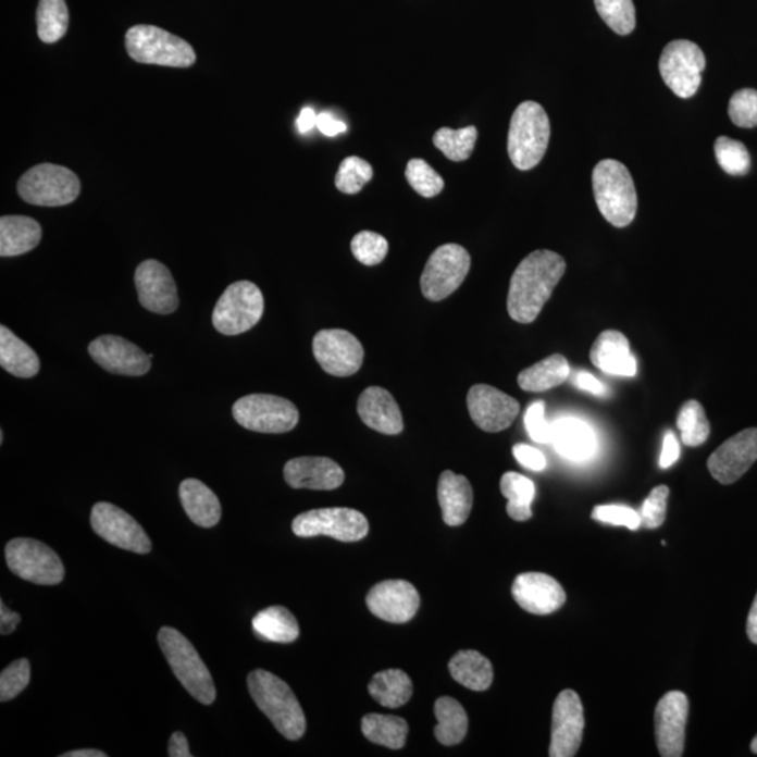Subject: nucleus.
Segmentation results:
<instances>
[{"label": "nucleus", "instance_id": "obj_1", "mask_svg": "<svg viewBox=\"0 0 757 757\" xmlns=\"http://www.w3.org/2000/svg\"><path fill=\"white\" fill-rule=\"evenodd\" d=\"M566 260L550 250L531 252L518 265L508 293V313L517 323L535 322L566 274Z\"/></svg>", "mask_w": 757, "mask_h": 757}, {"label": "nucleus", "instance_id": "obj_2", "mask_svg": "<svg viewBox=\"0 0 757 757\" xmlns=\"http://www.w3.org/2000/svg\"><path fill=\"white\" fill-rule=\"evenodd\" d=\"M252 700L286 740L305 735L306 717L293 688L274 673L257 669L247 678Z\"/></svg>", "mask_w": 757, "mask_h": 757}, {"label": "nucleus", "instance_id": "obj_3", "mask_svg": "<svg viewBox=\"0 0 757 757\" xmlns=\"http://www.w3.org/2000/svg\"><path fill=\"white\" fill-rule=\"evenodd\" d=\"M595 201L605 220L616 227L629 226L637 213L638 198L629 169L618 160L606 159L592 173Z\"/></svg>", "mask_w": 757, "mask_h": 757}, {"label": "nucleus", "instance_id": "obj_4", "mask_svg": "<svg viewBox=\"0 0 757 757\" xmlns=\"http://www.w3.org/2000/svg\"><path fill=\"white\" fill-rule=\"evenodd\" d=\"M550 133V120L541 104L535 101L519 104L508 133V154L513 166L536 167L545 158Z\"/></svg>", "mask_w": 757, "mask_h": 757}, {"label": "nucleus", "instance_id": "obj_5", "mask_svg": "<svg viewBox=\"0 0 757 757\" xmlns=\"http://www.w3.org/2000/svg\"><path fill=\"white\" fill-rule=\"evenodd\" d=\"M158 642L183 687L202 705H212L216 697L215 683L194 645L172 628L160 629Z\"/></svg>", "mask_w": 757, "mask_h": 757}, {"label": "nucleus", "instance_id": "obj_6", "mask_svg": "<svg viewBox=\"0 0 757 757\" xmlns=\"http://www.w3.org/2000/svg\"><path fill=\"white\" fill-rule=\"evenodd\" d=\"M125 47L134 61L148 65L188 67L197 60L196 51L183 38L145 24L126 32Z\"/></svg>", "mask_w": 757, "mask_h": 757}, {"label": "nucleus", "instance_id": "obj_7", "mask_svg": "<svg viewBox=\"0 0 757 757\" xmlns=\"http://www.w3.org/2000/svg\"><path fill=\"white\" fill-rule=\"evenodd\" d=\"M264 314V296L250 281L227 286L212 313L213 327L223 336L249 332Z\"/></svg>", "mask_w": 757, "mask_h": 757}, {"label": "nucleus", "instance_id": "obj_8", "mask_svg": "<svg viewBox=\"0 0 757 757\" xmlns=\"http://www.w3.org/2000/svg\"><path fill=\"white\" fill-rule=\"evenodd\" d=\"M17 191L32 206L62 207L79 197L80 179L70 169L46 163L24 173Z\"/></svg>", "mask_w": 757, "mask_h": 757}, {"label": "nucleus", "instance_id": "obj_9", "mask_svg": "<svg viewBox=\"0 0 757 757\" xmlns=\"http://www.w3.org/2000/svg\"><path fill=\"white\" fill-rule=\"evenodd\" d=\"M8 567L14 575L38 585H58L65 579V567L51 547L34 538L17 537L9 542Z\"/></svg>", "mask_w": 757, "mask_h": 757}, {"label": "nucleus", "instance_id": "obj_10", "mask_svg": "<svg viewBox=\"0 0 757 757\" xmlns=\"http://www.w3.org/2000/svg\"><path fill=\"white\" fill-rule=\"evenodd\" d=\"M243 429L263 434H284L298 425L299 411L293 401L274 395L241 397L232 409Z\"/></svg>", "mask_w": 757, "mask_h": 757}, {"label": "nucleus", "instance_id": "obj_11", "mask_svg": "<svg viewBox=\"0 0 757 757\" xmlns=\"http://www.w3.org/2000/svg\"><path fill=\"white\" fill-rule=\"evenodd\" d=\"M472 265L464 247L449 243L438 247L426 261L421 275L422 295L432 302L448 298L460 288Z\"/></svg>", "mask_w": 757, "mask_h": 757}, {"label": "nucleus", "instance_id": "obj_12", "mask_svg": "<svg viewBox=\"0 0 757 757\" xmlns=\"http://www.w3.org/2000/svg\"><path fill=\"white\" fill-rule=\"evenodd\" d=\"M705 70V52L692 41L669 42L659 58V72L665 84L681 99H691L697 94Z\"/></svg>", "mask_w": 757, "mask_h": 757}, {"label": "nucleus", "instance_id": "obj_13", "mask_svg": "<svg viewBox=\"0 0 757 757\" xmlns=\"http://www.w3.org/2000/svg\"><path fill=\"white\" fill-rule=\"evenodd\" d=\"M298 537L328 536L339 542H359L369 533L363 513L351 508H322L300 513L293 522Z\"/></svg>", "mask_w": 757, "mask_h": 757}, {"label": "nucleus", "instance_id": "obj_14", "mask_svg": "<svg viewBox=\"0 0 757 757\" xmlns=\"http://www.w3.org/2000/svg\"><path fill=\"white\" fill-rule=\"evenodd\" d=\"M91 528L106 542L123 550L148 555L152 542L144 528L124 509L110 502L96 504L91 509Z\"/></svg>", "mask_w": 757, "mask_h": 757}, {"label": "nucleus", "instance_id": "obj_15", "mask_svg": "<svg viewBox=\"0 0 757 757\" xmlns=\"http://www.w3.org/2000/svg\"><path fill=\"white\" fill-rule=\"evenodd\" d=\"M315 361L324 372L337 377L357 373L363 363L365 351L361 342L346 330H322L313 338Z\"/></svg>", "mask_w": 757, "mask_h": 757}, {"label": "nucleus", "instance_id": "obj_16", "mask_svg": "<svg viewBox=\"0 0 757 757\" xmlns=\"http://www.w3.org/2000/svg\"><path fill=\"white\" fill-rule=\"evenodd\" d=\"M584 707L574 691L558 694L553 706L551 757H572L576 755L584 736Z\"/></svg>", "mask_w": 757, "mask_h": 757}, {"label": "nucleus", "instance_id": "obj_17", "mask_svg": "<svg viewBox=\"0 0 757 757\" xmlns=\"http://www.w3.org/2000/svg\"><path fill=\"white\" fill-rule=\"evenodd\" d=\"M468 409L480 430L501 432L516 421L521 405L507 393L493 386L475 385L469 390Z\"/></svg>", "mask_w": 757, "mask_h": 757}, {"label": "nucleus", "instance_id": "obj_18", "mask_svg": "<svg viewBox=\"0 0 757 757\" xmlns=\"http://www.w3.org/2000/svg\"><path fill=\"white\" fill-rule=\"evenodd\" d=\"M757 460V429L732 436L708 459L707 468L721 484H734Z\"/></svg>", "mask_w": 757, "mask_h": 757}, {"label": "nucleus", "instance_id": "obj_19", "mask_svg": "<svg viewBox=\"0 0 757 757\" xmlns=\"http://www.w3.org/2000/svg\"><path fill=\"white\" fill-rule=\"evenodd\" d=\"M688 717V700L682 692L665 694L655 708V737L659 755L681 757L684 750V730Z\"/></svg>", "mask_w": 757, "mask_h": 757}, {"label": "nucleus", "instance_id": "obj_20", "mask_svg": "<svg viewBox=\"0 0 757 757\" xmlns=\"http://www.w3.org/2000/svg\"><path fill=\"white\" fill-rule=\"evenodd\" d=\"M139 302L149 312L170 314L178 308L177 286L166 265L157 260L140 263L135 271Z\"/></svg>", "mask_w": 757, "mask_h": 757}, {"label": "nucleus", "instance_id": "obj_21", "mask_svg": "<svg viewBox=\"0 0 757 757\" xmlns=\"http://www.w3.org/2000/svg\"><path fill=\"white\" fill-rule=\"evenodd\" d=\"M367 605L376 618L389 623H407L420 608V595L410 582L392 580L373 586Z\"/></svg>", "mask_w": 757, "mask_h": 757}, {"label": "nucleus", "instance_id": "obj_22", "mask_svg": "<svg viewBox=\"0 0 757 757\" xmlns=\"http://www.w3.org/2000/svg\"><path fill=\"white\" fill-rule=\"evenodd\" d=\"M90 357L115 375L142 376L149 372L150 357L123 337L101 336L90 343Z\"/></svg>", "mask_w": 757, "mask_h": 757}, {"label": "nucleus", "instance_id": "obj_23", "mask_svg": "<svg viewBox=\"0 0 757 757\" xmlns=\"http://www.w3.org/2000/svg\"><path fill=\"white\" fill-rule=\"evenodd\" d=\"M512 596L523 610L537 616L555 613L567 599L560 582L543 572L518 575L513 581Z\"/></svg>", "mask_w": 757, "mask_h": 757}, {"label": "nucleus", "instance_id": "obj_24", "mask_svg": "<svg viewBox=\"0 0 757 757\" xmlns=\"http://www.w3.org/2000/svg\"><path fill=\"white\" fill-rule=\"evenodd\" d=\"M285 482L290 487L315 489V492H332L342 487L346 473L342 466L328 458L303 456L289 460L284 468Z\"/></svg>", "mask_w": 757, "mask_h": 757}, {"label": "nucleus", "instance_id": "obj_25", "mask_svg": "<svg viewBox=\"0 0 757 757\" xmlns=\"http://www.w3.org/2000/svg\"><path fill=\"white\" fill-rule=\"evenodd\" d=\"M358 414L369 429L385 435H399L405 424L399 405L382 387H368L358 399Z\"/></svg>", "mask_w": 757, "mask_h": 757}, {"label": "nucleus", "instance_id": "obj_26", "mask_svg": "<svg viewBox=\"0 0 757 757\" xmlns=\"http://www.w3.org/2000/svg\"><path fill=\"white\" fill-rule=\"evenodd\" d=\"M591 362L609 375H637V359L630 351V342L623 333L606 330L591 348Z\"/></svg>", "mask_w": 757, "mask_h": 757}, {"label": "nucleus", "instance_id": "obj_27", "mask_svg": "<svg viewBox=\"0 0 757 757\" xmlns=\"http://www.w3.org/2000/svg\"><path fill=\"white\" fill-rule=\"evenodd\" d=\"M438 501L446 525H463L473 508L472 484L464 475L445 470L439 477Z\"/></svg>", "mask_w": 757, "mask_h": 757}, {"label": "nucleus", "instance_id": "obj_28", "mask_svg": "<svg viewBox=\"0 0 757 757\" xmlns=\"http://www.w3.org/2000/svg\"><path fill=\"white\" fill-rule=\"evenodd\" d=\"M551 444L558 454L575 462L590 459L596 449L594 431L574 417L551 422Z\"/></svg>", "mask_w": 757, "mask_h": 757}, {"label": "nucleus", "instance_id": "obj_29", "mask_svg": "<svg viewBox=\"0 0 757 757\" xmlns=\"http://www.w3.org/2000/svg\"><path fill=\"white\" fill-rule=\"evenodd\" d=\"M184 511L196 525L213 528L222 517L220 499L210 487L196 479L184 480L178 488Z\"/></svg>", "mask_w": 757, "mask_h": 757}, {"label": "nucleus", "instance_id": "obj_30", "mask_svg": "<svg viewBox=\"0 0 757 757\" xmlns=\"http://www.w3.org/2000/svg\"><path fill=\"white\" fill-rule=\"evenodd\" d=\"M40 223L28 216H3L0 220V256L16 257L40 245Z\"/></svg>", "mask_w": 757, "mask_h": 757}, {"label": "nucleus", "instance_id": "obj_31", "mask_svg": "<svg viewBox=\"0 0 757 757\" xmlns=\"http://www.w3.org/2000/svg\"><path fill=\"white\" fill-rule=\"evenodd\" d=\"M252 633L263 642L288 644L298 640V620L283 606H271L257 613L251 621Z\"/></svg>", "mask_w": 757, "mask_h": 757}, {"label": "nucleus", "instance_id": "obj_32", "mask_svg": "<svg viewBox=\"0 0 757 757\" xmlns=\"http://www.w3.org/2000/svg\"><path fill=\"white\" fill-rule=\"evenodd\" d=\"M0 365L12 375L23 378L36 376L40 358L36 351L7 326L0 327Z\"/></svg>", "mask_w": 757, "mask_h": 757}, {"label": "nucleus", "instance_id": "obj_33", "mask_svg": "<svg viewBox=\"0 0 757 757\" xmlns=\"http://www.w3.org/2000/svg\"><path fill=\"white\" fill-rule=\"evenodd\" d=\"M571 368L561 353L543 359L519 373L518 385L522 390L541 393L555 389L570 377Z\"/></svg>", "mask_w": 757, "mask_h": 757}, {"label": "nucleus", "instance_id": "obj_34", "mask_svg": "<svg viewBox=\"0 0 757 757\" xmlns=\"http://www.w3.org/2000/svg\"><path fill=\"white\" fill-rule=\"evenodd\" d=\"M449 672L456 682L474 692L487 691L493 684L494 671L489 659L472 651H459L449 662Z\"/></svg>", "mask_w": 757, "mask_h": 757}, {"label": "nucleus", "instance_id": "obj_35", "mask_svg": "<svg viewBox=\"0 0 757 757\" xmlns=\"http://www.w3.org/2000/svg\"><path fill=\"white\" fill-rule=\"evenodd\" d=\"M435 716L438 724L435 727L436 740L445 746L460 744L468 734L469 718L464 708L452 697H440L435 703Z\"/></svg>", "mask_w": 757, "mask_h": 757}, {"label": "nucleus", "instance_id": "obj_36", "mask_svg": "<svg viewBox=\"0 0 757 757\" xmlns=\"http://www.w3.org/2000/svg\"><path fill=\"white\" fill-rule=\"evenodd\" d=\"M369 693L378 705L399 708L407 705L412 696V683L409 674L400 669L378 672L368 686Z\"/></svg>", "mask_w": 757, "mask_h": 757}, {"label": "nucleus", "instance_id": "obj_37", "mask_svg": "<svg viewBox=\"0 0 757 757\" xmlns=\"http://www.w3.org/2000/svg\"><path fill=\"white\" fill-rule=\"evenodd\" d=\"M501 493L508 499L507 512L513 521L525 522L532 518V502L536 497L535 483L525 475L508 472L501 477Z\"/></svg>", "mask_w": 757, "mask_h": 757}, {"label": "nucleus", "instance_id": "obj_38", "mask_svg": "<svg viewBox=\"0 0 757 757\" xmlns=\"http://www.w3.org/2000/svg\"><path fill=\"white\" fill-rule=\"evenodd\" d=\"M362 732L372 744L401 749L409 735V724L396 716L368 715L362 718Z\"/></svg>", "mask_w": 757, "mask_h": 757}, {"label": "nucleus", "instance_id": "obj_39", "mask_svg": "<svg viewBox=\"0 0 757 757\" xmlns=\"http://www.w3.org/2000/svg\"><path fill=\"white\" fill-rule=\"evenodd\" d=\"M70 26L65 0H40L37 9V33L42 42L60 41Z\"/></svg>", "mask_w": 757, "mask_h": 757}, {"label": "nucleus", "instance_id": "obj_40", "mask_svg": "<svg viewBox=\"0 0 757 757\" xmlns=\"http://www.w3.org/2000/svg\"><path fill=\"white\" fill-rule=\"evenodd\" d=\"M677 425L681 431L683 444L688 448H697V446L706 444L708 436H710V422H708L705 409L697 400L684 402L679 411Z\"/></svg>", "mask_w": 757, "mask_h": 757}, {"label": "nucleus", "instance_id": "obj_41", "mask_svg": "<svg viewBox=\"0 0 757 757\" xmlns=\"http://www.w3.org/2000/svg\"><path fill=\"white\" fill-rule=\"evenodd\" d=\"M477 135L475 126L462 129L440 128L434 135V145L452 162H463L472 157Z\"/></svg>", "mask_w": 757, "mask_h": 757}, {"label": "nucleus", "instance_id": "obj_42", "mask_svg": "<svg viewBox=\"0 0 757 757\" xmlns=\"http://www.w3.org/2000/svg\"><path fill=\"white\" fill-rule=\"evenodd\" d=\"M601 21L619 36H629L635 28L633 0H595Z\"/></svg>", "mask_w": 757, "mask_h": 757}, {"label": "nucleus", "instance_id": "obj_43", "mask_svg": "<svg viewBox=\"0 0 757 757\" xmlns=\"http://www.w3.org/2000/svg\"><path fill=\"white\" fill-rule=\"evenodd\" d=\"M718 164L731 176H744L750 170V154L744 144L728 137H720L715 145Z\"/></svg>", "mask_w": 757, "mask_h": 757}, {"label": "nucleus", "instance_id": "obj_44", "mask_svg": "<svg viewBox=\"0 0 757 757\" xmlns=\"http://www.w3.org/2000/svg\"><path fill=\"white\" fill-rule=\"evenodd\" d=\"M373 169L371 164L361 158L349 157L339 164L336 176V187L339 191L352 196L361 191L368 182H371Z\"/></svg>", "mask_w": 757, "mask_h": 757}, {"label": "nucleus", "instance_id": "obj_45", "mask_svg": "<svg viewBox=\"0 0 757 757\" xmlns=\"http://www.w3.org/2000/svg\"><path fill=\"white\" fill-rule=\"evenodd\" d=\"M353 257L368 266L381 264L389 252V243L375 232H359L351 241Z\"/></svg>", "mask_w": 757, "mask_h": 757}, {"label": "nucleus", "instance_id": "obj_46", "mask_svg": "<svg viewBox=\"0 0 757 757\" xmlns=\"http://www.w3.org/2000/svg\"><path fill=\"white\" fill-rule=\"evenodd\" d=\"M407 182L420 196L432 198L444 189V178L425 160L412 159L406 169Z\"/></svg>", "mask_w": 757, "mask_h": 757}, {"label": "nucleus", "instance_id": "obj_47", "mask_svg": "<svg viewBox=\"0 0 757 757\" xmlns=\"http://www.w3.org/2000/svg\"><path fill=\"white\" fill-rule=\"evenodd\" d=\"M30 662L27 659H17L9 665L0 674V702L13 700L30 683Z\"/></svg>", "mask_w": 757, "mask_h": 757}, {"label": "nucleus", "instance_id": "obj_48", "mask_svg": "<svg viewBox=\"0 0 757 757\" xmlns=\"http://www.w3.org/2000/svg\"><path fill=\"white\" fill-rule=\"evenodd\" d=\"M728 114L732 123L741 128L757 126V90L742 89L731 97Z\"/></svg>", "mask_w": 757, "mask_h": 757}, {"label": "nucleus", "instance_id": "obj_49", "mask_svg": "<svg viewBox=\"0 0 757 757\" xmlns=\"http://www.w3.org/2000/svg\"><path fill=\"white\" fill-rule=\"evenodd\" d=\"M592 518L609 525L628 528L630 531H637L642 526L640 513L624 505H599L592 511Z\"/></svg>", "mask_w": 757, "mask_h": 757}, {"label": "nucleus", "instance_id": "obj_50", "mask_svg": "<svg viewBox=\"0 0 757 757\" xmlns=\"http://www.w3.org/2000/svg\"><path fill=\"white\" fill-rule=\"evenodd\" d=\"M669 488L667 485H658L645 499L642 513V525L648 529H657L667 519Z\"/></svg>", "mask_w": 757, "mask_h": 757}, {"label": "nucleus", "instance_id": "obj_51", "mask_svg": "<svg viewBox=\"0 0 757 757\" xmlns=\"http://www.w3.org/2000/svg\"><path fill=\"white\" fill-rule=\"evenodd\" d=\"M545 412V402L536 401L529 406L525 414L528 434L537 444H551V424L546 420Z\"/></svg>", "mask_w": 757, "mask_h": 757}, {"label": "nucleus", "instance_id": "obj_52", "mask_svg": "<svg viewBox=\"0 0 757 757\" xmlns=\"http://www.w3.org/2000/svg\"><path fill=\"white\" fill-rule=\"evenodd\" d=\"M512 454L523 468L532 470V472H543L547 468L546 456L532 446L518 444L513 446Z\"/></svg>", "mask_w": 757, "mask_h": 757}, {"label": "nucleus", "instance_id": "obj_53", "mask_svg": "<svg viewBox=\"0 0 757 757\" xmlns=\"http://www.w3.org/2000/svg\"><path fill=\"white\" fill-rule=\"evenodd\" d=\"M679 458H681V446H679V442L673 432L668 431L667 434H665L659 466H661L662 469L672 468V466L678 462Z\"/></svg>", "mask_w": 757, "mask_h": 757}, {"label": "nucleus", "instance_id": "obj_54", "mask_svg": "<svg viewBox=\"0 0 757 757\" xmlns=\"http://www.w3.org/2000/svg\"><path fill=\"white\" fill-rule=\"evenodd\" d=\"M318 128L326 137H336L338 134L346 133L347 125L330 113H322L318 115Z\"/></svg>", "mask_w": 757, "mask_h": 757}, {"label": "nucleus", "instance_id": "obj_55", "mask_svg": "<svg viewBox=\"0 0 757 757\" xmlns=\"http://www.w3.org/2000/svg\"><path fill=\"white\" fill-rule=\"evenodd\" d=\"M575 385L582 390L592 393V395L604 396L606 392L604 383H600L588 372H580L575 377Z\"/></svg>", "mask_w": 757, "mask_h": 757}, {"label": "nucleus", "instance_id": "obj_56", "mask_svg": "<svg viewBox=\"0 0 757 757\" xmlns=\"http://www.w3.org/2000/svg\"><path fill=\"white\" fill-rule=\"evenodd\" d=\"M21 620V615L14 613L3 601H0V633L3 635L12 634Z\"/></svg>", "mask_w": 757, "mask_h": 757}, {"label": "nucleus", "instance_id": "obj_57", "mask_svg": "<svg viewBox=\"0 0 757 757\" xmlns=\"http://www.w3.org/2000/svg\"><path fill=\"white\" fill-rule=\"evenodd\" d=\"M169 756L170 757H189V747L186 735L183 732H174L170 736L169 741Z\"/></svg>", "mask_w": 757, "mask_h": 757}, {"label": "nucleus", "instance_id": "obj_58", "mask_svg": "<svg viewBox=\"0 0 757 757\" xmlns=\"http://www.w3.org/2000/svg\"><path fill=\"white\" fill-rule=\"evenodd\" d=\"M296 125H298L300 134L309 133V131H312L314 126H318V114H315L310 107H306V109L302 110V113H300L298 123H296Z\"/></svg>", "mask_w": 757, "mask_h": 757}, {"label": "nucleus", "instance_id": "obj_59", "mask_svg": "<svg viewBox=\"0 0 757 757\" xmlns=\"http://www.w3.org/2000/svg\"><path fill=\"white\" fill-rule=\"evenodd\" d=\"M746 633L750 642L757 644V594L754 605H752L749 616H747Z\"/></svg>", "mask_w": 757, "mask_h": 757}, {"label": "nucleus", "instance_id": "obj_60", "mask_svg": "<svg viewBox=\"0 0 757 757\" xmlns=\"http://www.w3.org/2000/svg\"><path fill=\"white\" fill-rule=\"evenodd\" d=\"M107 754L101 750L97 749H79V750H72L67 752V754H63L62 757H106Z\"/></svg>", "mask_w": 757, "mask_h": 757}, {"label": "nucleus", "instance_id": "obj_61", "mask_svg": "<svg viewBox=\"0 0 757 757\" xmlns=\"http://www.w3.org/2000/svg\"><path fill=\"white\" fill-rule=\"evenodd\" d=\"M750 749L757 755V735L754 737V741H752Z\"/></svg>", "mask_w": 757, "mask_h": 757}]
</instances>
